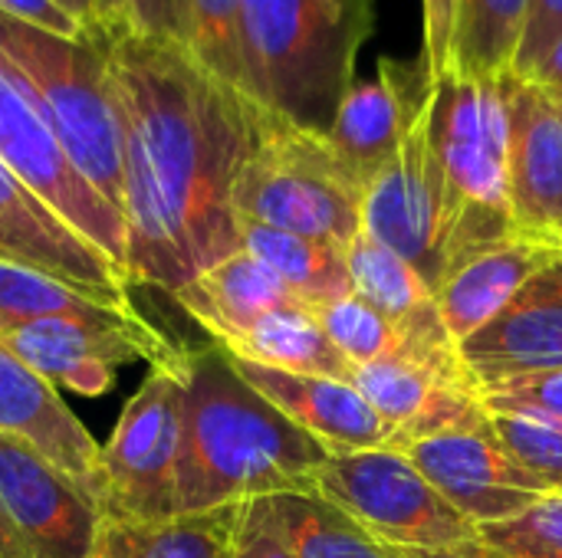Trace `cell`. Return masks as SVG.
<instances>
[{"mask_svg": "<svg viewBox=\"0 0 562 558\" xmlns=\"http://www.w3.org/2000/svg\"><path fill=\"white\" fill-rule=\"evenodd\" d=\"M109 72L122 135L125 273L175 296L240 250L234 187L263 109L168 36L109 33Z\"/></svg>", "mask_w": 562, "mask_h": 558, "instance_id": "1", "label": "cell"}, {"mask_svg": "<svg viewBox=\"0 0 562 558\" xmlns=\"http://www.w3.org/2000/svg\"><path fill=\"white\" fill-rule=\"evenodd\" d=\"M184 441L178 510L217 506L313 490L329 451L254 391L221 345L184 349Z\"/></svg>", "mask_w": 562, "mask_h": 558, "instance_id": "2", "label": "cell"}, {"mask_svg": "<svg viewBox=\"0 0 562 558\" xmlns=\"http://www.w3.org/2000/svg\"><path fill=\"white\" fill-rule=\"evenodd\" d=\"M372 23V0H244L247 99L326 135Z\"/></svg>", "mask_w": 562, "mask_h": 558, "instance_id": "3", "label": "cell"}, {"mask_svg": "<svg viewBox=\"0 0 562 558\" xmlns=\"http://www.w3.org/2000/svg\"><path fill=\"white\" fill-rule=\"evenodd\" d=\"M0 56L30 86L72 168L122 217V135L109 30L59 36L0 13Z\"/></svg>", "mask_w": 562, "mask_h": 558, "instance_id": "4", "label": "cell"}, {"mask_svg": "<svg viewBox=\"0 0 562 558\" xmlns=\"http://www.w3.org/2000/svg\"><path fill=\"white\" fill-rule=\"evenodd\" d=\"M366 184L323 132L260 112L257 141L234 187L237 224H263L349 247L362 234Z\"/></svg>", "mask_w": 562, "mask_h": 558, "instance_id": "5", "label": "cell"}, {"mask_svg": "<svg viewBox=\"0 0 562 558\" xmlns=\"http://www.w3.org/2000/svg\"><path fill=\"white\" fill-rule=\"evenodd\" d=\"M428 112L431 145L458 214L451 243L454 270L481 247L517 230L507 204V72L491 79L445 72L431 86Z\"/></svg>", "mask_w": 562, "mask_h": 558, "instance_id": "6", "label": "cell"}, {"mask_svg": "<svg viewBox=\"0 0 562 558\" xmlns=\"http://www.w3.org/2000/svg\"><path fill=\"white\" fill-rule=\"evenodd\" d=\"M313 493L342 506L389 558H494L481 526L398 451L336 454L313 474Z\"/></svg>", "mask_w": 562, "mask_h": 558, "instance_id": "7", "label": "cell"}, {"mask_svg": "<svg viewBox=\"0 0 562 558\" xmlns=\"http://www.w3.org/2000/svg\"><path fill=\"white\" fill-rule=\"evenodd\" d=\"M181 362V358H178ZM184 441V382L175 368H151L122 408L99 451V510L119 523H165L181 516L178 477Z\"/></svg>", "mask_w": 562, "mask_h": 558, "instance_id": "8", "label": "cell"}, {"mask_svg": "<svg viewBox=\"0 0 562 558\" xmlns=\"http://www.w3.org/2000/svg\"><path fill=\"white\" fill-rule=\"evenodd\" d=\"M454 227L458 214L431 145V112L425 102L392 164L366 187L362 230L405 257L438 296L451 270Z\"/></svg>", "mask_w": 562, "mask_h": 558, "instance_id": "9", "label": "cell"}, {"mask_svg": "<svg viewBox=\"0 0 562 558\" xmlns=\"http://www.w3.org/2000/svg\"><path fill=\"white\" fill-rule=\"evenodd\" d=\"M23 365L46 378L56 391L99 398L115 385L119 365L148 362L151 368H175L181 345L158 332L135 306L89 316V319H46L0 335Z\"/></svg>", "mask_w": 562, "mask_h": 558, "instance_id": "10", "label": "cell"}, {"mask_svg": "<svg viewBox=\"0 0 562 558\" xmlns=\"http://www.w3.org/2000/svg\"><path fill=\"white\" fill-rule=\"evenodd\" d=\"M398 454H405L408 464L477 526L504 523L557 493L510 457L484 405L418 441H408Z\"/></svg>", "mask_w": 562, "mask_h": 558, "instance_id": "11", "label": "cell"}, {"mask_svg": "<svg viewBox=\"0 0 562 558\" xmlns=\"http://www.w3.org/2000/svg\"><path fill=\"white\" fill-rule=\"evenodd\" d=\"M0 161L69 227L125 270V224L59 148L23 76L0 56Z\"/></svg>", "mask_w": 562, "mask_h": 558, "instance_id": "12", "label": "cell"}, {"mask_svg": "<svg viewBox=\"0 0 562 558\" xmlns=\"http://www.w3.org/2000/svg\"><path fill=\"white\" fill-rule=\"evenodd\" d=\"M0 510L26 558H89L99 503L30 444L0 434Z\"/></svg>", "mask_w": 562, "mask_h": 558, "instance_id": "13", "label": "cell"}, {"mask_svg": "<svg viewBox=\"0 0 562 558\" xmlns=\"http://www.w3.org/2000/svg\"><path fill=\"white\" fill-rule=\"evenodd\" d=\"M507 122L510 220L562 243V92L507 72Z\"/></svg>", "mask_w": 562, "mask_h": 558, "instance_id": "14", "label": "cell"}, {"mask_svg": "<svg viewBox=\"0 0 562 558\" xmlns=\"http://www.w3.org/2000/svg\"><path fill=\"white\" fill-rule=\"evenodd\" d=\"M481 388L562 375V260L533 276L484 329L458 345Z\"/></svg>", "mask_w": 562, "mask_h": 558, "instance_id": "15", "label": "cell"}, {"mask_svg": "<svg viewBox=\"0 0 562 558\" xmlns=\"http://www.w3.org/2000/svg\"><path fill=\"white\" fill-rule=\"evenodd\" d=\"M431 86L435 79L422 56L415 62L382 59L375 79L352 82L342 95L326 138L366 187L398 155L408 128L431 95Z\"/></svg>", "mask_w": 562, "mask_h": 558, "instance_id": "16", "label": "cell"}, {"mask_svg": "<svg viewBox=\"0 0 562 558\" xmlns=\"http://www.w3.org/2000/svg\"><path fill=\"white\" fill-rule=\"evenodd\" d=\"M0 257L46 270L76 286L128 296V273L0 161Z\"/></svg>", "mask_w": 562, "mask_h": 558, "instance_id": "17", "label": "cell"}, {"mask_svg": "<svg viewBox=\"0 0 562 558\" xmlns=\"http://www.w3.org/2000/svg\"><path fill=\"white\" fill-rule=\"evenodd\" d=\"M0 434L30 444L99 503L102 444H95L59 391L23 365L7 345H0Z\"/></svg>", "mask_w": 562, "mask_h": 558, "instance_id": "18", "label": "cell"}, {"mask_svg": "<svg viewBox=\"0 0 562 558\" xmlns=\"http://www.w3.org/2000/svg\"><path fill=\"white\" fill-rule=\"evenodd\" d=\"M231 362L254 391H260L300 431L316 437L329 451V457L389 447L392 441L389 428L379 421V414L369 408V401L359 395L352 382L323 378V375H293L280 368L240 362L234 355Z\"/></svg>", "mask_w": 562, "mask_h": 558, "instance_id": "19", "label": "cell"}, {"mask_svg": "<svg viewBox=\"0 0 562 558\" xmlns=\"http://www.w3.org/2000/svg\"><path fill=\"white\" fill-rule=\"evenodd\" d=\"M562 243L533 237V234H507L497 243L481 247L464 263H458L441 289H438V309L451 332V339L461 345L477 329H484L533 276H540L547 266L560 263Z\"/></svg>", "mask_w": 562, "mask_h": 558, "instance_id": "20", "label": "cell"}, {"mask_svg": "<svg viewBox=\"0 0 562 558\" xmlns=\"http://www.w3.org/2000/svg\"><path fill=\"white\" fill-rule=\"evenodd\" d=\"M171 299L211 332L214 345H227L263 316L300 303L290 286L244 247L198 273Z\"/></svg>", "mask_w": 562, "mask_h": 558, "instance_id": "21", "label": "cell"}, {"mask_svg": "<svg viewBox=\"0 0 562 558\" xmlns=\"http://www.w3.org/2000/svg\"><path fill=\"white\" fill-rule=\"evenodd\" d=\"M346 263L352 276V289L375 306L408 342L428 349H458L451 339L435 289L422 280V273L389 250L385 243L372 240L366 230L346 247Z\"/></svg>", "mask_w": 562, "mask_h": 558, "instance_id": "22", "label": "cell"}, {"mask_svg": "<svg viewBox=\"0 0 562 558\" xmlns=\"http://www.w3.org/2000/svg\"><path fill=\"white\" fill-rule=\"evenodd\" d=\"M352 385L395 437L418 424L448 388L474 382L458 349H428L405 339L402 352L369 365H352Z\"/></svg>", "mask_w": 562, "mask_h": 558, "instance_id": "23", "label": "cell"}, {"mask_svg": "<svg viewBox=\"0 0 562 558\" xmlns=\"http://www.w3.org/2000/svg\"><path fill=\"white\" fill-rule=\"evenodd\" d=\"M240 503L165 523L102 520L89 558H234Z\"/></svg>", "mask_w": 562, "mask_h": 558, "instance_id": "24", "label": "cell"}, {"mask_svg": "<svg viewBox=\"0 0 562 558\" xmlns=\"http://www.w3.org/2000/svg\"><path fill=\"white\" fill-rule=\"evenodd\" d=\"M227 355L293 375H323L352 382V362L333 345L316 312L303 303L283 306L260 322H254L247 332L221 345Z\"/></svg>", "mask_w": 562, "mask_h": 558, "instance_id": "25", "label": "cell"}, {"mask_svg": "<svg viewBox=\"0 0 562 558\" xmlns=\"http://www.w3.org/2000/svg\"><path fill=\"white\" fill-rule=\"evenodd\" d=\"M240 247L263 260L310 309H319L333 299L356 293L346 263V247L339 243L240 220Z\"/></svg>", "mask_w": 562, "mask_h": 558, "instance_id": "26", "label": "cell"}, {"mask_svg": "<svg viewBox=\"0 0 562 558\" xmlns=\"http://www.w3.org/2000/svg\"><path fill=\"white\" fill-rule=\"evenodd\" d=\"M125 306H132L128 296L76 286L46 270L0 257V335L46 319H89Z\"/></svg>", "mask_w": 562, "mask_h": 558, "instance_id": "27", "label": "cell"}, {"mask_svg": "<svg viewBox=\"0 0 562 558\" xmlns=\"http://www.w3.org/2000/svg\"><path fill=\"white\" fill-rule=\"evenodd\" d=\"M530 0H458L451 69L464 79H491L514 69Z\"/></svg>", "mask_w": 562, "mask_h": 558, "instance_id": "28", "label": "cell"}, {"mask_svg": "<svg viewBox=\"0 0 562 558\" xmlns=\"http://www.w3.org/2000/svg\"><path fill=\"white\" fill-rule=\"evenodd\" d=\"M267 503L296 558H389L342 506L313 490L273 493Z\"/></svg>", "mask_w": 562, "mask_h": 558, "instance_id": "29", "label": "cell"}, {"mask_svg": "<svg viewBox=\"0 0 562 558\" xmlns=\"http://www.w3.org/2000/svg\"><path fill=\"white\" fill-rule=\"evenodd\" d=\"M181 43L217 82L247 95L244 0H181Z\"/></svg>", "mask_w": 562, "mask_h": 558, "instance_id": "30", "label": "cell"}, {"mask_svg": "<svg viewBox=\"0 0 562 558\" xmlns=\"http://www.w3.org/2000/svg\"><path fill=\"white\" fill-rule=\"evenodd\" d=\"M313 312L323 322L333 345L352 365H369V362L389 358V355L405 349V335L375 306H369L359 293L333 299V303H326V306H319Z\"/></svg>", "mask_w": 562, "mask_h": 558, "instance_id": "31", "label": "cell"}, {"mask_svg": "<svg viewBox=\"0 0 562 558\" xmlns=\"http://www.w3.org/2000/svg\"><path fill=\"white\" fill-rule=\"evenodd\" d=\"M491 424L524 470L562 490V421L533 411H491Z\"/></svg>", "mask_w": 562, "mask_h": 558, "instance_id": "32", "label": "cell"}, {"mask_svg": "<svg viewBox=\"0 0 562 558\" xmlns=\"http://www.w3.org/2000/svg\"><path fill=\"white\" fill-rule=\"evenodd\" d=\"M494 558H562V493H550L530 510L481 526Z\"/></svg>", "mask_w": 562, "mask_h": 558, "instance_id": "33", "label": "cell"}, {"mask_svg": "<svg viewBox=\"0 0 562 558\" xmlns=\"http://www.w3.org/2000/svg\"><path fill=\"white\" fill-rule=\"evenodd\" d=\"M481 405L487 411H533L562 421V375L481 388Z\"/></svg>", "mask_w": 562, "mask_h": 558, "instance_id": "34", "label": "cell"}, {"mask_svg": "<svg viewBox=\"0 0 562 558\" xmlns=\"http://www.w3.org/2000/svg\"><path fill=\"white\" fill-rule=\"evenodd\" d=\"M234 558H296L270 513L267 497L240 503L237 533H234Z\"/></svg>", "mask_w": 562, "mask_h": 558, "instance_id": "35", "label": "cell"}, {"mask_svg": "<svg viewBox=\"0 0 562 558\" xmlns=\"http://www.w3.org/2000/svg\"><path fill=\"white\" fill-rule=\"evenodd\" d=\"M562 39V0H530L527 30L514 59V76H530L533 66Z\"/></svg>", "mask_w": 562, "mask_h": 558, "instance_id": "36", "label": "cell"}, {"mask_svg": "<svg viewBox=\"0 0 562 558\" xmlns=\"http://www.w3.org/2000/svg\"><path fill=\"white\" fill-rule=\"evenodd\" d=\"M458 0H425V49L422 59L431 79H441L451 69V36H454Z\"/></svg>", "mask_w": 562, "mask_h": 558, "instance_id": "37", "label": "cell"}, {"mask_svg": "<svg viewBox=\"0 0 562 558\" xmlns=\"http://www.w3.org/2000/svg\"><path fill=\"white\" fill-rule=\"evenodd\" d=\"M0 13L16 16V20H23L30 26H40V30H49V33H59V36H86V33H92L72 13H66L56 0H0Z\"/></svg>", "mask_w": 562, "mask_h": 558, "instance_id": "38", "label": "cell"}, {"mask_svg": "<svg viewBox=\"0 0 562 558\" xmlns=\"http://www.w3.org/2000/svg\"><path fill=\"white\" fill-rule=\"evenodd\" d=\"M132 30L148 36H168L181 43L184 23H181V0H125Z\"/></svg>", "mask_w": 562, "mask_h": 558, "instance_id": "39", "label": "cell"}, {"mask_svg": "<svg viewBox=\"0 0 562 558\" xmlns=\"http://www.w3.org/2000/svg\"><path fill=\"white\" fill-rule=\"evenodd\" d=\"M524 79H530V82H537V86H543V89H557L562 92V39L533 66V72L530 76H524Z\"/></svg>", "mask_w": 562, "mask_h": 558, "instance_id": "40", "label": "cell"}, {"mask_svg": "<svg viewBox=\"0 0 562 558\" xmlns=\"http://www.w3.org/2000/svg\"><path fill=\"white\" fill-rule=\"evenodd\" d=\"M66 13H72L86 30H92V33H99V30H105V23H102V13H99V3L95 0H56Z\"/></svg>", "mask_w": 562, "mask_h": 558, "instance_id": "41", "label": "cell"}, {"mask_svg": "<svg viewBox=\"0 0 562 558\" xmlns=\"http://www.w3.org/2000/svg\"><path fill=\"white\" fill-rule=\"evenodd\" d=\"M95 3H99L102 23H105L109 33L132 30V16H128V3L125 0H95Z\"/></svg>", "mask_w": 562, "mask_h": 558, "instance_id": "42", "label": "cell"}, {"mask_svg": "<svg viewBox=\"0 0 562 558\" xmlns=\"http://www.w3.org/2000/svg\"><path fill=\"white\" fill-rule=\"evenodd\" d=\"M0 558H26V549H23V543L16 539L13 526L7 523L3 510H0Z\"/></svg>", "mask_w": 562, "mask_h": 558, "instance_id": "43", "label": "cell"}, {"mask_svg": "<svg viewBox=\"0 0 562 558\" xmlns=\"http://www.w3.org/2000/svg\"><path fill=\"white\" fill-rule=\"evenodd\" d=\"M560 493H562V490H560Z\"/></svg>", "mask_w": 562, "mask_h": 558, "instance_id": "44", "label": "cell"}]
</instances>
